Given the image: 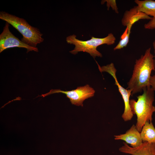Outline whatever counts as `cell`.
I'll use <instances>...</instances> for the list:
<instances>
[{"label":"cell","instance_id":"cell-1","mask_svg":"<svg viewBox=\"0 0 155 155\" xmlns=\"http://www.w3.org/2000/svg\"><path fill=\"white\" fill-rule=\"evenodd\" d=\"M154 57L150 47L140 58L136 60L132 75L127 83V89L131 91V96L150 86L151 73L152 71L155 70Z\"/></svg>","mask_w":155,"mask_h":155},{"label":"cell","instance_id":"cell-2","mask_svg":"<svg viewBox=\"0 0 155 155\" xmlns=\"http://www.w3.org/2000/svg\"><path fill=\"white\" fill-rule=\"evenodd\" d=\"M143 91L142 94L137 96V101L133 99L129 101L132 113L137 117L135 126L140 132L146 122H152V115L155 112V107L153 105L154 91L149 86L144 89Z\"/></svg>","mask_w":155,"mask_h":155},{"label":"cell","instance_id":"cell-3","mask_svg":"<svg viewBox=\"0 0 155 155\" xmlns=\"http://www.w3.org/2000/svg\"><path fill=\"white\" fill-rule=\"evenodd\" d=\"M0 19L10 24L22 35L21 40L32 47H36L38 44L43 42V34L39 30L31 26L24 19L6 12H0Z\"/></svg>","mask_w":155,"mask_h":155},{"label":"cell","instance_id":"cell-4","mask_svg":"<svg viewBox=\"0 0 155 155\" xmlns=\"http://www.w3.org/2000/svg\"><path fill=\"white\" fill-rule=\"evenodd\" d=\"M76 35L73 34L67 36L66 41L69 44L75 46L74 49L70 51L72 54L75 55L79 52H86L89 53L94 58L96 57H102V54L97 50L99 46L103 44L111 45L115 43L116 39L113 34L109 33L103 38H98L93 36L89 40L83 41L76 38Z\"/></svg>","mask_w":155,"mask_h":155},{"label":"cell","instance_id":"cell-5","mask_svg":"<svg viewBox=\"0 0 155 155\" xmlns=\"http://www.w3.org/2000/svg\"><path fill=\"white\" fill-rule=\"evenodd\" d=\"M59 93L65 94L72 104L83 106L84 101L86 99L93 96L95 91L88 84H87L83 86L78 87L76 89L70 91H64L59 89H52L49 92L38 96L44 97L51 94Z\"/></svg>","mask_w":155,"mask_h":155},{"label":"cell","instance_id":"cell-6","mask_svg":"<svg viewBox=\"0 0 155 155\" xmlns=\"http://www.w3.org/2000/svg\"><path fill=\"white\" fill-rule=\"evenodd\" d=\"M97 64L100 72H106L111 75L114 78L115 81V84L118 87L119 91L122 96L124 104V111L121 117L125 121L131 120L133 115L129 104V98L131 96V91L129 89L124 88L120 84L116 75L117 70L113 63L102 67H100L98 63Z\"/></svg>","mask_w":155,"mask_h":155},{"label":"cell","instance_id":"cell-7","mask_svg":"<svg viewBox=\"0 0 155 155\" xmlns=\"http://www.w3.org/2000/svg\"><path fill=\"white\" fill-rule=\"evenodd\" d=\"M9 24L6 22L3 31L0 35V53L9 48L17 47L26 49L27 53L30 51H38V48L30 46L15 36L9 29Z\"/></svg>","mask_w":155,"mask_h":155},{"label":"cell","instance_id":"cell-8","mask_svg":"<svg viewBox=\"0 0 155 155\" xmlns=\"http://www.w3.org/2000/svg\"><path fill=\"white\" fill-rule=\"evenodd\" d=\"M119 149L120 152L131 155H155V143L143 142L138 147L133 148L129 146L126 142Z\"/></svg>","mask_w":155,"mask_h":155},{"label":"cell","instance_id":"cell-9","mask_svg":"<svg viewBox=\"0 0 155 155\" xmlns=\"http://www.w3.org/2000/svg\"><path fill=\"white\" fill-rule=\"evenodd\" d=\"M152 18L140 11L137 5L125 11L121 19V23L124 26L131 29L132 26L139 20H150Z\"/></svg>","mask_w":155,"mask_h":155},{"label":"cell","instance_id":"cell-10","mask_svg":"<svg viewBox=\"0 0 155 155\" xmlns=\"http://www.w3.org/2000/svg\"><path fill=\"white\" fill-rule=\"evenodd\" d=\"M114 137L115 140H123L133 148L140 146L143 142L140 132L137 130L134 125H132L125 133L115 135Z\"/></svg>","mask_w":155,"mask_h":155},{"label":"cell","instance_id":"cell-11","mask_svg":"<svg viewBox=\"0 0 155 155\" xmlns=\"http://www.w3.org/2000/svg\"><path fill=\"white\" fill-rule=\"evenodd\" d=\"M143 142L155 143V128L152 122H146L140 132Z\"/></svg>","mask_w":155,"mask_h":155},{"label":"cell","instance_id":"cell-12","mask_svg":"<svg viewBox=\"0 0 155 155\" xmlns=\"http://www.w3.org/2000/svg\"><path fill=\"white\" fill-rule=\"evenodd\" d=\"M139 10L147 15L155 18V1L135 0Z\"/></svg>","mask_w":155,"mask_h":155},{"label":"cell","instance_id":"cell-13","mask_svg":"<svg viewBox=\"0 0 155 155\" xmlns=\"http://www.w3.org/2000/svg\"><path fill=\"white\" fill-rule=\"evenodd\" d=\"M131 28H126L125 32L121 36V39L117 45L114 48V51L120 50L127 45L129 42Z\"/></svg>","mask_w":155,"mask_h":155},{"label":"cell","instance_id":"cell-14","mask_svg":"<svg viewBox=\"0 0 155 155\" xmlns=\"http://www.w3.org/2000/svg\"><path fill=\"white\" fill-rule=\"evenodd\" d=\"M105 2H106V6L107 7L108 10L110 7H111L112 9L115 11L117 13H119L118 9L117 7L116 1L115 0H102L101 1L102 4H104Z\"/></svg>","mask_w":155,"mask_h":155},{"label":"cell","instance_id":"cell-15","mask_svg":"<svg viewBox=\"0 0 155 155\" xmlns=\"http://www.w3.org/2000/svg\"><path fill=\"white\" fill-rule=\"evenodd\" d=\"M144 27L145 29L152 30L155 29V18L152 17L148 22L144 24Z\"/></svg>","mask_w":155,"mask_h":155},{"label":"cell","instance_id":"cell-16","mask_svg":"<svg viewBox=\"0 0 155 155\" xmlns=\"http://www.w3.org/2000/svg\"><path fill=\"white\" fill-rule=\"evenodd\" d=\"M150 84L154 91H155V75L151 76L150 80Z\"/></svg>","mask_w":155,"mask_h":155},{"label":"cell","instance_id":"cell-17","mask_svg":"<svg viewBox=\"0 0 155 155\" xmlns=\"http://www.w3.org/2000/svg\"><path fill=\"white\" fill-rule=\"evenodd\" d=\"M153 46L154 49V57L155 58V40L153 42Z\"/></svg>","mask_w":155,"mask_h":155}]
</instances>
